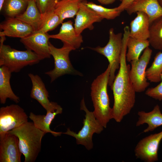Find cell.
I'll return each mask as SVG.
<instances>
[{
  "mask_svg": "<svg viewBox=\"0 0 162 162\" xmlns=\"http://www.w3.org/2000/svg\"><path fill=\"white\" fill-rule=\"evenodd\" d=\"M129 36V32L124 31L119 70L111 88L114 96L112 118L117 122H121L130 113L135 102L136 92L130 78V65L127 64L126 57L127 42Z\"/></svg>",
  "mask_w": 162,
  "mask_h": 162,
  "instance_id": "cell-1",
  "label": "cell"
},
{
  "mask_svg": "<svg viewBox=\"0 0 162 162\" xmlns=\"http://www.w3.org/2000/svg\"><path fill=\"white\" fill-rule=\"evenodd\" d=\"M109 65L106 70L93 81L91 87V96L94 107L93 111L97 118L104 128L112 118V108L107 87L110 75Z\"/></svg>",
  "mask_w": 162,
  "mask_h": 162,
  "instance_id": "cell-2",
  "label": "cell"
},
{
  "mask_svg": "<svg viewBox=\"0 0 162 162\" xmlns=\"http://www.w3.org/2000/svg\"><path fill=\"white\" fill-rule=\"evenodd\" d=\"M7 133L18 137L24 162H34L40 151L42 140L46 133L37 128L33 122H28Z\"/></svg>",
  "mask_w": 162,
  "mask_h": 162,
  "instance_id": "cell-3",
  "label": "cell"
},
{
  "mask_svg": "<svg viewBox=\"0 0 162 162\" xmlns=\"http://www.w3.org/2000/svg\"><path fill=\"white\" fill-rule=\"evenodd\" d=\"M40 60L31 50H18L8 45L0 44V66L6 67L12 73L18 72L24 67L38 64Z\"/></svg>",
  "mask_w": 162,
  "mask_h": 162,
  "instance_id": "cell-4",
  "label": "cell"
},
{
  "mask_svg": "<svg viewBox=\"0 0 162 162\" xmlns=\"http://www.w3.org/2000/svg\"><path fill=\"white\" fill-rule=\"evenodd\" d=\"M80 109L85 112V118L83 120V126L77 133L71 131L69 128L62 134L74 137L77 145L83 146L88 150L93 148L92 136L94 133L100 134L104 127L96 118L93 112L89 111L86 105L84 98L80 104Z\"/></svg>",
  "mask_w": 162,
  "mask_h": 162,
  "instance_id": "cell-5",
  "label": "cell"
},
{
  "mask_svg": "<svg viewBox=\"0 0 162 162\" xmlns=\"http://www.w3.org/2000/svg\"><path fill=\"white\" fill-rule=\"evenodd\" d=\"M109 40L105 46L89 48L104 56L108 60L110 67L108 85L111 88L116 77V71L120 67L123 34L121 32L115 34L113 28L109 29Z\"/></svg>",
  "mask_w": 162,
  "mask_h": 162,
  "instance_id": "cell-6",
  "label": "cell"
},
{
  "mask_svg": "<svg viewBox=\"0 0 162 162\" xmlns=\"http://www.w3.org/2000/svg\"><path fill=\"white\" fill-rule=\"evenodd\" d=\"M50 53L54 61V68L46 72L45 74L50 77L51 82L58 77L65 74L82 75L73 67L69 58L71 51L75 50L70 45L63 44L60 48L54 46L50 42L49 43Z\"/></svg>",
  "mask_w": 162,
  "mask_h": 162,
  "instance_id": "cell-7",
  "label": "cell"
},
{
  "mask_svg": "<svg viewBox=\"0 0 162 162\" xmlns=\"http://www.w3.org/2000/svg\"><path fill=\"white\" fill-rule=\"evenodd\" d=\"M28 116L24 109L12 104L0 108V136L28 122Z\"/></svg>",
  "mask_w": 162,
  "mask_h": 162,
  "instance_id": "cell-8",
  "label": "cell"
},
{
  "mask_svg": "<svg viewBox=\"0 0 162 162\" xmlns=\"http://www.w3.org/2000/svg\"><path fill=\"white\" fill-rule=\"evenodd\" d=\"M148 47L146 48L141 56L137 60L130 62V78L136 92L145 91L149 85L146 78V72L152 53Z\"/></svg>",
  "mask_w": 162,
  "mask_h": 162,
  "instance_id": "cell-9",
  "label": "cell"
},
{
  "mask_svg": "<svg viewBox=\"0 0 162 162\" xmlns=\"http://www.w3.org/2000/svg\"><path fill=\"white\" fill-rule=\"evenodd\" d=\"M162 140V131L151 134L141 140L136 146L135 156L146 162L158 160V151Z\"/></svg>",
  "mask_w": 162,
  "mask_h": 162,
  "instance_id": "cell-10",
  "label": "cell"
},
{
  "mask_svg": "<svg viewBox=\"0 0 162 162\" xmlns=\"http://www.w3.org/2000/svg\"><path fill=\"white\" fill-rule=\"evenodd\" d=\"M49 34L40 30L33 32L20 41L27 49L35 53L42 60L50 57L49 44Z\"/></svg>",
  "mask_w": 162,
  "mask_h": 162,
  "instance_id": "cell-11",
  "label": "cell"
},
{
  "mask_svg": "<svg viewBox=\"0 0 162 162\" xmlns=\"http://www.w3.org/2000/svg\"><path fill=\"white\" fill-rule=\"evenodd\" d=\"M22 154L16 136L8 133L0 136V162H21Z\"/></svg>",
  "mask_w": 162,
  "mask_h": 162,
  "instance_id": "cell-12",
  "label": "cell"
},
{
  "mask_svg": "<svg viewBox=\"0 0 162 162\" xmlns=\"http://www.w3.org/2000/svg\"><path fill=\"white\" fill-rule=\"evenodd\" d=\"M0 37L24 38L34 31L29 25L16 17H8L0 24Z\"/></svg>",
  "mask_w": 162,
  "mask_h": 162,
  "instance_id": "cell-13",
  "label": "cell"
},
{
  "mask_svg": "<svg viewBox=\"0 0 162 162\" xmlns=\"http://www.w3.org/2000/svg\"><path fill=\"white\" fill-rule=\"evenodd\" d=\"M83 1L80 4L74 20V27L78 35L81 34L86 29L92 30L94 28L93 24L100 22L103 20L95 11L88 7Z\"/></svg>",
  "mask_w": 162,
  "mask_h": 162,
  "instance_id": "cell-14",
  "label": "cell"
},
{
  "mask_svg": "<svg viewBox=\"0 0 162 162\" xmlns=\"http://www.w3.org/2000/svg\"><path fill=\"white\" fill-rule=\"evenodd\" d=\"M129 15L138 11L146 14L150 24L162 16V8L158 0H135L125 10Z\"/></svg>",
  "mask_w": 162,
  "mask_h": 162,
  "instance_id": "cell-15",
  "label": "cell"
},
{
  "mask_svg": "<svg viewBox=\"0 0 162 162\" xmlns=\"http://www.w3.org/2000/svg\"><path fill=\"white\" fill-rule=\"evenodd\" d=\"M62 108L56 103L53 107L46 115H36L32 112L30 113L29 118L38 128L46 133H50L53 136L56 137L60 136L62 132H56L51 130L50 126L52 120L57 114H61Z\"/></svg>",
  "mask_w": 162,
  "mask_h": 162,
  "instance_id": "cell-16",
  "label": "cell"
},
{
  "mask_svg": "<svg viewBox=\"0 0 162 162\" xmlns=\"http://www.w3.org/2000/svg\"><path fill=\"white\" fill-rule=\"evenodd\" d=\"M28 75L32 84L31 97L37 100L46 112L49 111L53 106L55 102H50L49 100V92L44 83L38 75L32 73Z\"/></svg>",
  "mask_w": 162,
  "mask_h": 162,
  "instance_id": "cell-17",
  "label": "cell"
},
{
  "mask_svg": "<svg viewBox=\"0 0 162 162\" xmlns=\"http://www.w3.org/2000/svg\"><path fill=\"white\" fill-rule=\"evenodd\" d=\"M50 38L61 40L63 44H68L75 50L80 47L83 42L81 34H77L70 20L62 23L59 32L57 34L49 35Z\"/></svg>",
  "mask_w": 162,
  "mask_h": 162,
  "instance_id": "cell-18",
  "label": "cell"
},
{
  "mask_svg": "<svg viewBox=\"0 0 162 162\" xmlns=\"http://www.w3.org/2000/svg\"><path fill=\"white\" fill-rule=\"evenodd\" d=\"M130 23V37L142 40H148L150 36V23L148 15L138 11Z\"/></svg>",
  "mask_w": 162,
  "mask_h": 162,
  "instance_id": "cell-19",
  "label": "cell"
},
{
  "mask_svg": "<svg viewBox=\"0 0 162 162\" xmlns=\"http://www.w3.org/2000/svg\"><path fill=\"white\" fill-rule=\"evenodd\" d=\"M138 119L136 126H139L147 124L148 126L143 131L146 133L154 130L158 127L162 125V113L159 106L157 104L150 112H146L140 111L138 112Z\"/></svg>",
  "mask_w": 162,
  "mask_h": 162,
  "instance_id": "cell-20",
  "label": "cell"
},
{
  "mask_svg": "<svg viewBox=\"0 0 162 162\" xmlns=\"http://www.w3.org/2000/svg\"><path fill=\"white\" fill-rule=\"evenodd\" d=\"M0 67V103L5 104L8 98L17 103L20 101V98L14 93L10 83L12 72L4 66Z\"/></svg>",
  "mask_w": 162,
  "mask_h": 162,
  "instance_id": "cell-21",
  "label": "cell"
},
{
  "mask_svg": "<svg viewBox=\"0 0 162 162\" xmlns=\"http://www.w3.org/2000/svg\"><path fill=\"white\" fill-rule=\"evenodd\" d=\"M15 17L30 26L34 31L39 30L43 21V17L34 0H29L24 12Z\"/></svg>",
  "mask_w": 162,
  "mask_h": 162,
  "instance_id": "cell-22",
  "label": "cell"
},
{
  "mask_svg": "<svg viewBox=\"0 0 162 162\" xmlns=\"http://www.w3.org/2000/svg\"><path fill=\"white\" fill-rule=\"evenodd\" d=\"M84 0H62L57 2L54 12L63 22L66 19L74 18Z\"/></svg>",
  "mask_w": 162,
  "mask_h": 162,
  "instance_id": "cell-23",
  "label": "cell"
},
{
  "mask_svg": "<svg viewBox=\"0 0 162 162\" xmlns=\"http://www.w3.org/2000/svg\"><path fill=\"white\" fill-rule=\"evenodd\" d=\"M149 45L148 40H140L129 37L127 44L128 50L126 55V61L130 62L138 60L141 52Z\"/></svg>",
  "mask_w": 162,
  "mask_h": 162,
  "instance_id": "cell-24",
  "label": "cell"
},
{
  "mask_svg": "<svg viewBox=\"0 0 162 162\" xmlns=\"http://www.w3.org/2000/svg\"><path fill=\"white\" fill-rule=\"evenodd\" d=\"M150 45L155 50L162 51V16L150 24Z\"/></svg>",
  "mask_w": 162,
  "mask_h": 162,
  "instance_id": "cell-25",
  "label": "cell"
},
{
  "mask_svg": "<svg viewBox=\"0 0 162 162\" xmlns=\"http://www.w3.org/2000/svg\"><path fill=\"white\" fill-rule=\"evenodd\" d=\"M29 0H4L2 10L8 17H15L26 10Z\"/></svg>",
  "mask_w": 162,
  "mask_h": 162,
  "instance_id": "cell-26",
  "label": "cell"
},
{
  "mask_svg": "<svg viewBox=\"0 0 162 162\" xmlns=\"http://www.w3.org/2000/svg\"><path fill=\"white\" fill-rule=\"evenodd\" d=\"M147 79L150 82L157 83L161 81L162 77V52L155 55L151 66L146 70Z\"/></svg>",
  "mask_w": 162,
  "mask_h": 162,
  "instance_id": "cell-27",
  "label": "cell"
},
{
  "mask_svg": "<svg viewBox=\"0 0 162 162\" xmlns=\"http://www.w3.org/2000/svg\"><path fill=\"white\" fill-rule=\"evenodd\" d=\"M83 2L88 7L95 11L103 19L113 20L119 16L121 13L118 10L117 7L107 8L86 0H84Z\"/></svg>",
  "mask_w": 162,
  "mask_h": 162,
  "instance_id": "cell-28",
  "label": "cell"
},
{
  "mask_svg": "<svg viewBox=\"0 0 162 162\" xmlns=\"http://www.w3.org/2000/svg\"><path fill=\"white\" fill-rule=\"evenodd\" d=\"M43 17V21L39 30L45 33L53 30L63 22L54 11L47 13Z\"/></svg>",
  "mask_w": 162,
  "mask_h": 162,
  "instance_id": "cell-29",
  "label": "cell"
},
{
  "mask_svg": "<svg viewBox=\"0 0 162 162\" xmlns=\"http://www.w3.org/2000/svg\"><path fill=\"white\" fill-rule=\"evenodd\" d=\"M42 16L54 11L57 2L56 0H34Z\"/></svg>",
  "mask_w": 162,
  "mask_h": 162,
  "instance_id": "cell-30",
  "label": "cell"
},
{
  "mask_svg": "<svg viewBox=\"0 0 162 162\" xmlns=\"http://www.w3.org/2000/svg\"><path fill=\"white\" fill-rule=\"evenodd\" d=\"M145 94L155 100H162V77L160 84L154 87L147 89L146 91Z\"/></svg>",
  "mask_w": 162,
  "mask_h": 162,
  "instance_id": "cell-31",
  "label": "cell"
},
{
  "mask_svg": "<svg viewBox=\"0 0 162 162\" xmlns=\"http://www.w3.org/2000/svg\"><path fill=\"white\" fill-rule=\"evenodd\" d=\"M135 0H122L119 5L117 7V10L121 13L125 10Z\"/></svg>",
  "mask_w": 162,
  "mask_h": 162,
  "instance_id": "cell-32",
  "label": "cell"
},
{
  "mask_svg": "<svg viewBox=\"0 0 162 162\" xmlns=\"http://www.w3.org/2000/svg\"><path fill=\"white\" fill-rule=\"evenodd\" d=\"M116 0H97L98 1L103 5H108L112 4ZM121 2L122 0H119Z\"/></svg>",
  "mask_w": 162,
  "mask_h": 162,
  "instance_id": "cell-33",
  "label": "cell"
},
{
  "mask_svg": "<svg viewBox=\"0 0 162 162\" xmlns=\"http://www.w3.org/2000/svg\"><path fill=\"white\" fill-rule=\"evenodd\" d=\"M4 0H0V10L2 11Z\"/></svg>",
  "mask_w": 162,
  "mask_h": 162,
  "instance_id": "cell-34",
  "label": "cell"
},
{
  "mask_svg": "<svg viewBox=\"0 0 162 162\" xmlns=\"http://www.w3.org/2000/svg\"><path fill=\"white\" fill-rule=\"evenodd\" d=\"M158 1L160 5L162 8V0H158Z\"/></svg>",
  "mask_w": 162,
  "mask_h": 162,
  "instance_id": "cell-35",
  "label": "cell"
},
{
  "mask_svg": "<svg viewBox=\"0 0 162 162\" xmlns=\"http://www.w3.org/2000/svg\"><path fill=\"white\" fill-rule=\"evenodd\" d=\"M56 0L57 1V2H59V1H61L62 0Z\"/></svg>",
  "mask_w": 162,
  "mask_h": 162,
  "instance_id": "cell-36",
  "label": "cell"
}]
</instances>
